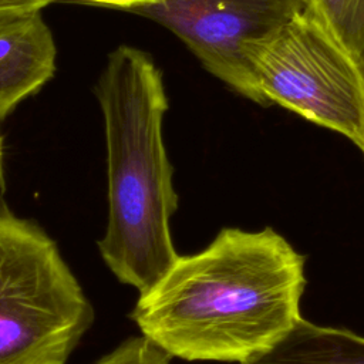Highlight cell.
Masks as SVG:
<instances>
[{"instance_id":"1","label":"cell","mask_w":364,"mask_h":364,"mask_svg":"<svg viewBox=\"0 0 364 364\" xmlns=\"http://www.w3.org/2000/svg\"><path fill=\"white\" fill-rule=\"evenodd\" d=\"M304 256L272 228H225L203 250L178 256L131 320L171 358L245 363L301 318Z\"/></svg>"},{"instance_id":"2","label":"cell","mask_w":364,"mask_h":364,"mask_svg":"<svg viewBox=\"0 0 364 364\" xmlns=\"http://www.w3.org/2000/svg\"><path fill=\"white\" fill-rule=\"evenodd\" d=\"M95 95L104 118L108 219L98 250L114 276L139 294L178 259L169 220L178 210L162 125L168 97L161 70L142 50L108 55Z\"/></svg>"},{"instance_id":"3","label":"cell","mask_w":364,"mask_h":364,"mask_svg":"<svg viewBox=\"0 0 364 364\" xmlns=\"http://www.w3.org/2000/svg\"><path fill=\"white\" fill-rule=\"evenodd\" d=\"M94 317L57 243L1 209L0 364H65Z\"/></svg>"},{"instance_id":"4","label":"cell","mask_w":364,"mask_h":364,"mask_svg":"<svg viewBox=\"0 0 364 364\" xmlns=\"http://www.w3.org/2000/svg\"><path fill=\"white\" fill-rule=\"evenodd\" d=\"M243 55L267 102L343 134L364 152V68L306 9Z\"/></svg>"},{"instance_id":"5","label":"cell","mask_w":364,"mask_h":364,"mask_svg":"<svg viewBox=\"0 0 364 364\" xmlns=\"http://www.w3.org/2000/svg\"><path fill=\"white\" fill-rule=\"evenodd\" d=\"M307 4L309 0H165L139 13L178 36L216 78L266 105L243 47L279 28Z\"/></svg>"},{"instance_id":"6","label":"cell","mask_w":364,"mask_h":364,"mask_svg":"<svg viewBox=\"0 0 364 364\" xmlns=\"http://www.w3.org/2000/svg\"><path fill=\"white\" fill-rule=\"evenodd\" d=\"M55 57L40 11L0 21V121L54 75Z\"/></svg>"},{"instance_id":"7","label":"cell","mask_w":364,"mask_h":364,"mask_svg":"<svg viewBox=\"0 0 364 364\" xmlns=\"http://www.w3.org/2000/svg\"><path fill=\"white\" fill-rule=\"evenodd\" d=\"M242 364H364V337L300 318L272 348Z\"/></svg>"},{"instance_id":"8","label":"cell","mask_w":364,"mask_h":364,"mask_svg":"<svg viewBox=\"0 0 364 364\" xmlns=\"http://www.w3.org/2000/svg\"><path fill=\"white\" fill-rule=\"evenodd\" d=\"M307 9L364 68V0H309Z\"/></svg>"},{"instance_id":"9","label":"cell","mask_w":364,"mask_h":364,"mask_svg":"<svg viewBox=\"0 0 364 364\" xmlns=\"http://www.w3.org/2000/svg\"><path fill=\"white\" fill-rule=\"evenodd\" d=\"M171 357L144 336L129 337L92 364H171Z\"/></svg>"},{"instance_id":"10","label":"cell","mask_w":364,"mask_h":364,"mask_svg":"<svg viewBox=\"0 0 364 364\" xmlns=\"http://www.w3.org/2000/svg\"><path fill=\"white\" fill-rule=\"evenodd\" d=\"M46 6L44 0H0V21L41 11Z\"/></svg>"},{"instance_id":"11","label":"cell","mask_w":364,"mask_h":364,"mask_svg":"<svg viewBox=\"0 0 364 364\" xmlns=\"http://www.w3.org/2000/svg\"><path fill=\"white\" fill-rule=\"evenodd\" d=\"M47 4L53 1H78V3H88V4H98V6H107V7H117V9H125L132 11H141L152 6H158L165 0H44Z\"/></svg>"},{"instance_id":"12","label":"cell","mask_w":364,"mask_h":364,"mask_svg":"<svg viewBox=\"0 0 364 364\" xmlns=\"http://www.w3.org/2000/svg\"><path fill=\"white\" fill-rule=\"evenodd\" d=\"M4 192H6V179H4V168H3V139L0 135V210L7 208Z\"/></svg>"},{"instance_id":"13","label":"cell","mask_w":364,"mask_h":364,"mask_svg":"<svg viewBox=\"0 0 364 364\" xmlns=\"http://www.w3.org/2000/svg\"><path fill=\"white\" fill-rule=\"evenodd\" d=\"M363 154H364V152H363Z\"/></svg>"}]
</instances>
